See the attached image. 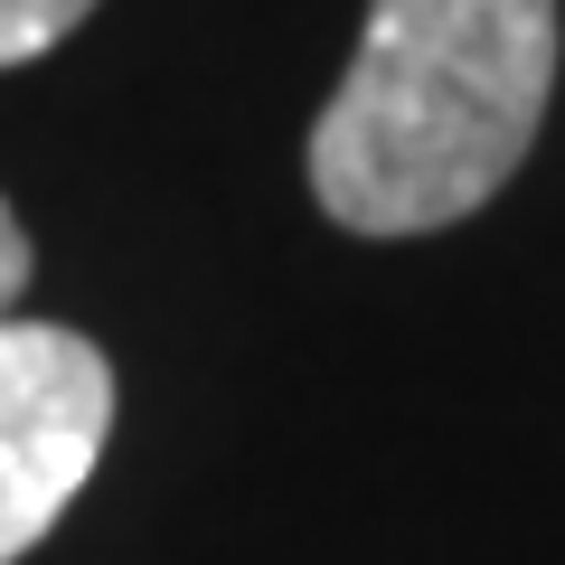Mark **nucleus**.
<instances>
[{"label":"nucleus","instance_id":"nucleus-3","mask_svg":"<svg viewBox=\"0 0 565 565\" xmlns=\"http://www.w3.org/2000/svg\"><path fill=\"white\" fill-rule=\"evenodd\" d=\"M76 20H95V0H0V66L47 57L57 39H76Z\"/></svg>","mask_w":565,"mask_h":565},{"label":"nucleus","instance_id":"nucleus-1","mask_svg":"<svg viewBox=\"0 0 565 565\" xmlns=\"http://www.w3.org/2000/svg\"><path fill=\"white\" fill-rule=\"evenodd\" d=\"M556 95V0H367L311 122V199L349 236H434L519 180Z\"/></svg>","mask_w":565,"mask_h":565},{"label":"nucleus","instance_id":"nucleus-2","mask_svg":"<svg viewBox=\"0 0 565 565\" xmlns=\"http://www.w3.org/2000/svg\"><path fill=\"white\" fill-rule=\"evenodd\" d=\"M114 434V367L85 330L0 321V565H20L95 481Z\"/></svg>","mask_w":565,"mask_h":565},{"label":"nucleus","instance_id":"nucleus-4","mask_svg":"<svg viewBox=\"0 0 565 565\" xmlns=\"http://www.w3.org/2000/svg\"><path fill=\"white\" fill-rule=\"evenodd\" d=\"M20 292H29V236H20V217H10V199H0V321H10Z\"/></svg>","mask_w":565,"mask_h":565}]
</instances>
